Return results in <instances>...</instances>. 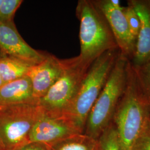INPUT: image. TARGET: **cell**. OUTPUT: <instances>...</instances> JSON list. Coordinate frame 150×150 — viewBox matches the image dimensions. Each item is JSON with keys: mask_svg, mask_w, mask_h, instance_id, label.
I'll list each match as a JSON object with an SVG mask.
<instances>
[{"mask_svg": "<svg viewBox=\"0 0 150 150\" xmlns=\"http://www.w3.org/2000/svg\"><path fill=\"white\" fill-rule=\"evenodd\" d=\"M120 54L119 48H114L106 51L93 61L74 100L61 117L80 134H84L88 116Z\"/></svg>", "mask_w": 150, "mask_h": 150, "instance_id": "1", "label": "cell"}, {"mask_svg": "<svg viewBox=\"0 0 150 150\" xmlns=\"http://www.w3.org/2000/svg\"><path fill=\"white\" fill-rule=\"evenodd\" d=\"M150 103L139 89L133 66L129 60L127 82L113 117L121 150H130L149 118Z\"/></svg>", "mask_w": 150, "mask_h": 150, "instance_id": "2", "label": "cell"}, {"mask_svg": "<svg viewBox=\"0 0 150 150\" xmlns=\"http://www.w3.org/2000/svg\"><path fill=\"white\" fill-rule=\"evenodd\" d=\"M76 12L82 59L92 62L106 51L118 48L106 18L93 1H79Z\"/></svg>", "mask_w": 150, "mask_h": 150, "instance_id": "3", "label": "cell"}, {"mask_svg": "<svg viewBox=\"0 0 150 150\" xmlns=\"http://www.w3.org/2000/svg\"><path fill=\"white\" fill-rule=\"evenodd\" d=\"M129 60L120 53L88 116L84 134L97 140L111 123L116 107L126 88Z\"/></svg>", "mask_w": 150, "mask_h": 150, "instance_id": "4", "label": "cell"}, {"mask_svg": "<svg viewBox=\"0 0 150 150\" xmlns=\"http://www.w3.org/2000/svg\"><path fill=\"white\" fill-rule=\"evenodd\" d=\"M64 72L46 95L38 100L45 115L61 117L75 97L92 62L80 56L62 59Z\"/></svg>", "mask_w": 150, "mask_h": 150, "instance_id": "5", "label": "cell"}, {"mask_svg": "<svg viewBox=\"0 0 150 150\" xmlns=\"http://www.w3.org/2000/svg\"><path fill=\"white\" fill-rule=\"evenodd\" d=\"M43 113L38 100L0 107V137L5 150L30 144V132Z\"/></svg>", "mask_w": 150, "mask_h": 150, "instance_id": "6", "label": "cell"}, {"mask_svg": "<svg viewBox=\"0 0 150 150\" xmlns=\"http://www.w3.org/2000/svg\"><path fill=\"white\" fill-rule=\"evenodd\" d=\"M0 50L5 56L19 59L33 66L47 54L31 47L18 32L13 21L0 22Z\"/></svg>", "mask_w": 150, "mask_h": 150, "instance_id": "7", "label": "cell"}, {"mask_svg": "<svg viewBox=\"0 0 150 150\" xmlns=\"http://www.w3.org/2000/svg\"><path fill=\"white\" fill-rule=\"evenodd\" d=\"M93 2L106 18L120 53L131 61L136 51L137 40L129 31L123 9L115 8L109 0H96Z\"/></svg>", "mask_w": 150, "mask_h": 150, "instance_id": "8", "label": "cell"}, {"mask_svg": "<svg viewBox=\"0 0 150 150\" xmlns=\"http://www.w3.org/2000/svg\"><path fill=\"white\" fill-rule=\"evenodd\" d=\"M64 72L62 59L47 54L38 64L32 66L27 76L32 84L33 96L39 100L45 96L50 89L59 80Z\"/></svg>", "mask_w": 150, "mask_h": 150, "instance_id": "9", "label": "cell"}, {"mask_svg": "<svg viewBox=\"0 0 150 150\" xmlns=\"http://www.w3.org/2000/svg\"><path fill=\"white\" fill-rule=\"evenodd\" d=\"M76 134H80L62 117L45 115L38 119L30 134V143L47 145Z\"/></svg>", "mask_w": 150, "mask_h": 150, "instance_id": "10", "label": "cell"}, {"mask_svg": "<svg viewBox=\"0 0 150 150\" xmlns=\"http://www.w3.org/2000/svg\"><path fill=\"white\" fill-rule=\"evenodd\" d=\"M139 17L141 28L137 39L134 56L130 61L133 66H139L150 59V0H129Z\"/></svg>", "mask_w": 150, "mask_h": 150, "instance_id": "11", "label": "cell"}, {"mask_svg": "<svg viewBox=\"0 0 150 150\" xmlns=\"http://www.w3.org/2000/svg\"><path fill=\"white\" fill-rule=\"evenodd\" d=\"M37 100L33 96L32 84L27 76L4 83L0 87V107Z\"/></svg>", "mask_w": 150, "mask_h": 150, "instance_id": "12", "label": "cell"}, {"mask_svg": "<svg viewBox=\"0 0 150 150\" xmlns=\"http://www.w3.org/2000/svg\"><path fill=\"white\" fill-rule=\"evenodd\" d=\"M45 146L46 150H98L97 140L84 134H75Z\"/></svg>", "mask_w": 150, "mask_h": 150, "instance_id": "13", "label": "cell"}, {"mask_svg": "<svg viewBox=\"0 0 150 150\" xmlns=\"http://www.w3.org/2000/svg\"><path fill=\"white\" fill-rule=\"evenodd\" d=\"M31 66L19 59L5 56L0 59V76L6 83L27 76Z\"/></svg>", "mask_w": 150, "mask_h": 150, "instance_id": "14", "label": "cell"}, {"mask_svg": "<svg viewBox=\"0 0 150 150\" xmlns=\"http://www.w3.org/2000/svg\"><path fill=\"white\" fill-rule=\"evenodd\" d=\"M98 150H121L118 134L112 122L97 139Z\"/></svg>", "mask_w": 150, "mask_h": 150, "instance_id": "15", "label": "cell"}, {"mask_svg": "<svg viewBox=\"0 0 150 150\" xmlns=\"http://www.w3.org/2000/svg\"><path fill=\"white\" fill-rule=\"evenodd\" d=\"M133 67L139 89L146 100L150 103V59L144 64Z\"/></svg>", "mask_w": 150, "mask_h": 150, "instance_id": "16", "label": "cell"}, {"mask_svg": "<svg viewBox=\"0 0 150 150\" xmlns=\"http://www.w3.org/2000/svg\"><path fill=\"white\" fill-rule=\"evenodd\" d=\"M123 13L126 17L129 31L132 36L137 40L141 28V22L134 8L129 5L123 7Z\"/></svg>", "mask_w": 150, "mask_h": 150, "instance_id": "17", "label": "cell"}, {"mask_svg": "<svg viewBox=\"0 0 150 150\" xmlns=\"http://www.w3.org/2000/svg\"><path fill=\"white\" fill-rule=\"evenodd\" d=\"M22 2V0H3L0 7V22L13 21L16 11Z\"/></svg>", "mask_w": 150, "mask_h": 150, "instance_id": "18", "label": "cell"}, {"mask_svg": "<svg viewBox=\"0 0 150 150\" xmlns=\"http://www.w3.org/2000/svg\"><path fill=\"white\" fill-rule=\"evenodd\" d=\"M130 150H150V123L149 118L144 128L134 140Z\"/></svg>", "mask_w": 150, "mask_h": 150, "instance_id": "19", "label": "cell"}, {"mask_svg": "<svg viewBox=\"0 0 150 150\" xmlns=\"http://www.w3.org/2000/svg\"><path fill=\"white\" fill-rule=\"evenodd\" d=\"M18 150H46L44 145L37 143H30Z\"/></svg>", "mask_w": 150, "mask_h": 150, "instance_id": "20", "label": "cell"}, {"mask_svg": "<svg viewBox=\"0 0 150 150\" xmlns=\"http://www.w3.org/2000/svg\"><path fill=\"white\" fill-rule=\"evenodd\" d=\"M111 5L114 7L115 8L118 9V10H122L123 6L121 5L120 1L118 0H109Z\"/></svg>", "mask_w": 150, "mask_h": 150, "instance_id": "21", "label": "cell"}, {"mask_svg": "<svg viewBox=\"0 0 150 150\" xmlns=\"http://www.w3.org/2000/svg\"><path fill=\"white\" fill-rule=\"evenodd\" d=\"M0 150H5L4 145L3 144V142L1 140V137H0Z\"/></svg>", "mask_w": 150, "mask_h": 150, "instance_id": "22", "label": "cell"}, {"mask_svg": "<svg viewBox=\"0 0 150 150\" xmlns=\"http://www.w3.org/2000/svg\"><path fill=\"white\" fill-rule=\"evenodd\" d=\"M4 84V83L3 81H2V79H1V76H0V87L2 86Z\"/></svg>", "mask_w": 150, "mask_h": 150, "instance_id": "23", "label": "cell"}, {"mask_svg": "<svg viewBox=\"0 0 150 150\" xmlns=\"http://www.w3.org/2000/svg\"><path fill=\"white\" fill-rule=\"evenodd\" d=\"M5 56L4 54H2V52L1 51V50H0V59H2L4 57H5Z\"/></svg>", "mask_w": 150, "mask_h": 150, "instance_id": "24", "label": "cell"}, {"mask_svg": "<svg viewBox=\"0 0 150 150\" xmlns=\"http://www.w3.org/2000/svg\"><path fill=\"white\" fill-rule=\"evenodd\" d=\"M149 120L150 123V105H149Z\"/></svg>", "mask_w": 150, "mask_h": 150, "instance_id": "25", "label": "cell"}, {"mask_svg": "<svg viewBox=\"0 0 150 150\" xmlns=\"http://www.w3.org/2000/svg\"><path fill=\"white\" fill-rule=\"evenodd\" d=\"M2 2H3V0H0V7H1V6L2 4Z\"/></svg>", "mask_w": 150, "mask_h": 150, "instance_id": "26", "label": "cell"}]
</instances>
